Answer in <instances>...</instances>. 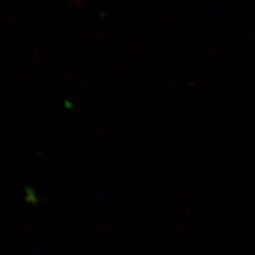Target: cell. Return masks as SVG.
Instances as JSON below:
<instances>
[]
</instances>
